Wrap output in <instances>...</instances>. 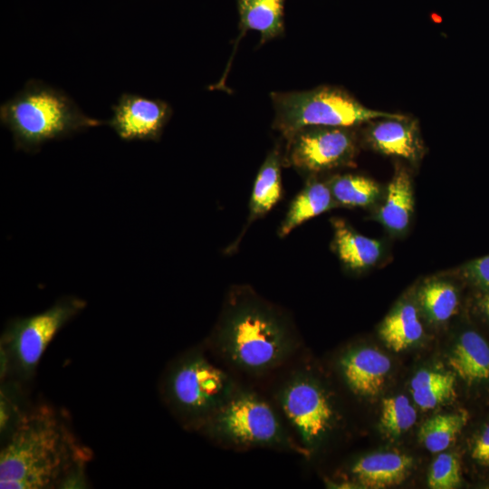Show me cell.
<instances>
[{
    "label": "cell",
    "instance_id": "1",
    "mask_svg": "<svg viewBox=\"0 0 489 489\" xmlns=\"http://www.w3.org/2000/svg\"><path fill=\"white\" fill-rule=\"evenodd\" d=\"M91 458L62 415L38 405L21 413L1 449L0 488H60L75 466Z\"/></svg>",
    "mask_w": 489,
    "mask_h": 489
},
{
    "label": "cell",
    "instance_id": "2",
    "mask_svg": "<svg viewBox=\"0 0 489 489\" xmlns=\"http://www.w3.org/2000/svg\"><path fill=\"white\" fill-rule=\"evenodd\" d=\"M217 350L232 365L263 373L284 362L296 340L286 318L249 289H236L214 333Z\"/></svg>",
    "mask_w": 489,
    "mask_h": 489
},
{
    "label": "cell",
    "instance_id": "3",
    "mask_svg": "<svg viewBox=\"0 0 489 489\" xmlns=\"http://www.w3.org/2000/svg\"><path fill=\"white\" fill-rule=\"evenodd\" d=\"M0 121L11 131L14 149L28 153L47 141L107 124L85 115L62 91L35 79L1 104Z\"/></svg>",
    "mask_w": 489,
    "mask_h": 489
},
{
    "label": "cell",
    "instance_id": "4",
    "mask_svg": "<svg viewBox=\"0 0 489 489\" xmlns=\"http://www.w3.org/2000/svg\"><path fill=\"white\" fill-rule=\"evenodd\" d=\"M273 129L287 139L310 126L353 128L379 118L403 116L369 109L345 90L320 86L309 91L273 92Z\"/></svg>",
    "mask_w": 489,
    "mask_h": 489
},
{
    "label": "cell",
    "instance_id": "5",
    "mask_svg": "<svg viewBox=\"0 0 489 489\" xmlns=\"http://www.w3.org/2000/svg\"><path fill=\"white\" fill-rule=\"evenodd\" d=\"M237 389L233 379L199 350L175 361L164 380V398L187 426L197 428Z\"/></svg>",
    "mask_w": 489,
    "mask_h": 489
},
{
    "label": "cell",
    "instance_id": "6",
    "mask_svg": "<svg viewBox=\"0 0 489 489\" xmlns=\"http://www.w3.org/2000/svg\"><path fill=\"white\" fill-rule=\"evenodd\" d=\"M197 428L229 446L297 449L270 405L239 388Z\"/></svg>",
    "mask_w": 489,
    "mask_h": 489
},
{
    "label": "cell",
    "instance_id": "7",
    "mask_svg": "<svg viewBox=\"0 0 489 489\" xmlns=\"http://www.w3.org/2000/svg\"><path fill=\"white\" fill-rule=\"evenodd\" d=\"M78 297H64L43 312L14 319L1 339L2 373L31 378L56 333L86 307Z\"/></svg>",
    "mask_w": 489,
    "mask_h": 489
},
{
    "label": "cell",
    "instance_id": "8",
    "mask_svg": "<svg viewBox=\"0 0 489 489\" xmlns=\"http://www.w3.org/2000/svg\"><path fill=\"white\" fill-rule=\"evenodd\" d=\"M277 399L306 448L317 446L332 429L334 407L326 390L309 375H291L279 389Z\"/></svg>",
    "mask_w": 489,
    "mask_h": 489
},
{
    "label": "cell",
    "instance_id": "9",
    "mask_svg": "<svg viewBox=\"0 0 489 489\" xmlns=\"http://www.w3.org/2000/svg\"><path fill=\"white\" fill-rule=\"evenodd\" d=\"M286 139L283 164L307 173L350 166L357 153L352 128L310 126Z\"/></svg>",
    "mask_w": 489,
    "mask_h": 489
},
{
    "label": "cell",
    "instance_id": "10",
    "mask_svg": "<svg viewBox=\"0 0 489 489\" xmlns=\"http://www.w3.org/2000/svg\"><path fill=\"white\" fill-rule=\"evenodd\" d=\"M111 110L113 115L107 125L123 140L158 141L172 115V108L165 101L129 92L122 93Z\"/></svg>",
    "mask_w": 489,
    "mask_h": 489
},
{
    "label": "cell",
    "instance_id": "11",
    "mask_svg": "<svg viewBox=\"0 0 489 489\" xmlns=\"http://www.w3.org/2000/svg\"><path fill=\"white\" fill-rule=\"evenodd\" d=\"M363 134L372 149L387 156L416 163L424 154L417 121L405 115L372 120Z\"/></svg>",
    "mask_w": 489,
    "mask_h": 489
},
{
    "label": "cell",
    "instance_id": "12",
    "mask_svg": "<svg viewBox=\"0 0 489 489\" xmlns=\"http://www.w3.org/2000/svg\"><path fill=\"white\" fill-rule=\"evenodd\" d=\"M339 364L347 386L354 394L364 397L380 392L391 368L384 353L368 347L350 350Z\"/></svg>",
    "mask_w": 489,
    "mask_h": 489
},
{
    "label": "cell",
    "instance_id": "13",
    "mask_svg": "<svg viewBox=\"0 0 489 489\" xmlns=\"http://www.w3.org/2000/svg\"><path fill=\"white\" fill-rule=\"evenodd\" d=\"M413 460L397 452H381L358 460L351 474L366 488H387L400 484L409 474Z\"/></svg>",
    "mask_w": 489,
    "mask_h": 489
},
{
    "label": "cell",
    "instance_id": "14",
    "mask_svg": "<svg viewBox=\"0 0 489 489\" xmlns=\"http://www.w3.org/2000/svg\"><path fill=\"white\" fill-rule=\"evenodd\" d=\"M285 0H236L239 14V35L235 40L233 59L238 42L249 30L261 34L260 44L284 33L283 7Z\"/></svg>",
    "mask_w": 489,
    "mask_h": 489
},
{
    "label": "cell",
    "instance_id": "15",
    "mask_svg": "<svg viewBox=\"0 0 489 489\" xmlns=\"http://www.w3.org/2000/svg\"><path fill=\"white\" fill-rule=\"evenodd\" d=\"M333 246L341 263L352 271L375 265L382 255V244L355 231L342 219H333Z\"/></svg>",
    "mask_w": 489,
    "mask_h": 489
},
{
    "label": "cell",
    "instance_id": "16",
    "mask_svg": "<svg viewBox=\"0 0 489 489\" xmlns=\"http://www.w3.org/2000/svg\"><path fill=\"white\" fill-rule=\"evenodd\" d=\"M414 210V194L408 172L397 167L388 185L384 202L378 210L377 219L393 234L403 233L409 225Z\"/></svg>",
    "mask_w": 489,
    "mask_h": 489
},
{
    "label": "cell",
    "instance_id": "17",
    "mask_svg": "<svg viewBox=\"0 0 489 489\" xmlns=\"http://www.w3.org/2000/svg\"><path fill=\"white\" fill-rule=\"evenodd\" d=\"M454 372L468 384L489 379V345L477 332H464L448 358Z\"/></svg>",
    "mask_w": 489,
    "mask_h": 489
},
{
    "label": "cell",
    "instance_id": "18",
    "mask_svg": "<svg viewBox=\"0 0 489 489\" xmlns=\"http://www.w3.org/2000/svg\"><path fill=\"white\" fill-rule=\"evenodd\" d=\"M328 182L312 179L292 201L278 230L280 237L288 235L307 220L337 206Z\"/></svg>",
    "mask_w": 489,
    "mask_h": 489
},
{
    "label": "cell",
    "instance_id": "19",
    "mask_svg": "<svg viewBox=\"0 0 489 489\" xmlns=\"http://www.w3.org/2000/svg\"><path fill=\"white\" fill-rule=\"evenodd\" d=\"M282 165L283 157L278 149H273L261 166L251 194L249 222L264 216L281 198Z\"/></svg>",
    "mask_w": 489,
    "mask_h": 489
},
{
    "label": "cell",
    "instance_id": "20",
    "mask_svg": "<svg viewBox=\"0 0 489 489\" xmlns=\"http://www.w3.org/2000/svg\"><path fill=\"white\" fill-rule=\"evenodd\" d=\"M424 333L417 308L409 302L397 306L383 321L379 334L387 346L396 352L418 341Z\"/></svg>",
    "mask_w": 489,
    "mask_h": 489
},
{
    "label": "cell",
    "instance_id": "21",
    "mask_svg": "<svg viewBox=\"0 0 489 489\" xmlns=\"http://www.w3.org/2000/svg\"><path fill=\"white\" fill-rule=\"evenodd\" d=\"M455 379L450 372L420 370L411 379L414 401L425 410L452 400L455 397Z\"/></svg>",
    "mask_w": 489,
    "mask_h": 489
},
{
    "label": "cell",
    "instance_id": "22",
    "mask_svg": "<svg viewBox=\"0 0 489 489\" xmlns=\"http://www.w3.org/2000/svg\"><path fill=\"white\" fill-rule=\"evenodd\" d=\"M328 182L337 205L348 207H367L373 205L381 195L380 186L360 175H337Z\"/></svg>",
    "mask_w": 489,
    "mask_h": 489
},
{
    "label": "cell",
    "instance_id": "23",
    "mask_svg": "<svg viewBox=\"0 0 489 489\" xmlns=\"http://www.w3.org/2000/svg\"><path fill=\"white\" fill-rule=\"evenodd\" d=\"M467 420L466 412L436 415L421 426L420 442L431 453L444 451L456 439Z\"/></svg>",
    "mask_w": 489,
    "mask_h": 489
},
{
    "label": "cell",
    "instance_id": "24",
    "mask_svg": "<svg viewBox=\"0 0 489 489\" xmlns=\"http://www.w3.org/2000/svg\"><path fill=\"white\" fill-rule=\"evenodd\" d=\"M417 296L423 311L434 321H446L456 312L458 293L449 282L428 281L420 288Z\"/></svg>",
    "mask_w": 489,
    "mask_h": 489
},
{
    "label": "cell",
    "instance_id": "25",
    "mask_svg": "<svg viewBox=\"0 0 489 489\" xmlns=\"http://www.w3.org/2000/svg\"><path fill=\"white\" fill-rule=\"evenodd\" d=\"M417 421V412L403 395L386 398L381 403L380 427L391 436L408 431Z\"/></svg>",
    "mask_w": 489,
    "mask_h": 489
},
{
    "label": "cell",
    "instance_id": "26",
    "mask_svg": "<svg viewBox=\"0 0 489 489\" xmlns=\"http://www.w3.org/2000/svg\"><path fill=\"white\" fill-rule=\"evenodd\" d=\"M460 483V464L457 457L449 453L440 454L430 467L429 486L433 489H452Z\"/></svg>",
    "mask_w": 489,
    "mask_h": 489
},
{
    "label": "cell",
    "instance_id": "27",
    "mask_svg": "<svg viewBox=\"0 0 489 489\" xmlns=\"http://www.w3.org/2000/svg\"><path fill=\"white\" fill-rule=\"evenodd\" d=\"M463 273L475 284L489 290V254L465 264Z\"/></svg>",
    "mask_w": 489,
    "mask_h": 489
},
{
    "label": "cell",
    "instance_id": "28",
    "mask_svg": "<svg viewBox=\"0 0 489 489\" xmlns=\"http://www.w3.org/2000/svg\"><path fill=\"white\" fill-rule=\"evenodd\" d=\"M472 457L483 465L489 467V424L475 440Z\"/></svg>",
    "mask_w": 489,
    "mask_h": 489
},
{
    "label": "cell",
    "instance_id": "29",
    "mask_svg": "<svg viewBox=\"0 0 489 489\" xmlns=\"http://www.w3.org/2000/svg\"><path fill=\"white\" fill-rule=\"evenodd\" d=\"M479 306L483 313L489 320V293L485 294L479 302Z\"/></svg>",
    "mask_w": 489,
    "mask_h": 489
}]
</instances>
